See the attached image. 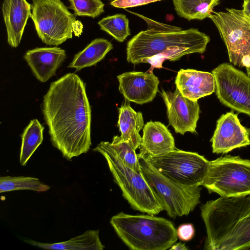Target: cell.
<instances>
[{"label":"cell","instance_id":"6da1fadb","mask_svg":"<svg viewBox=\"0 0 250 250\" xmlns=\"http://www.w3.org/2000/svg\"><path fill=\"white\" fill-rule=\"evenodd\" d=\"M85 83L74 73L51 83L42 109L53 146L68 160L87 153L92 145L91 109Z\"/></svg>","mask_w":250,"mask_h":250},{"label":"cell","instance_id":"7a4b0ae2","mask_svg":"<svg viewBox=\"0 0 250 250\" xmlns=\"http://www.w3.org/2000/svg\"><path fill=\"white\" fill-rule=\"evenodd\" d=\"M133 13L144 19L148 27L127 42V61L132 64L147 62L151 69L161 68L166 60L175 61L185 55L203 54L210 41L209 37L198 29L182 30Z\"/></svg>","mask_w":250,"mask_h":250},{"label":"cell","instance_id":"3957f363","mask_svg":"<svg viewBox=\"0 0 250 250\" xmlns=\"http://www.w3.org/2000/svg\"><path fill=\"white\" fill-rule=\"evenodd\" d=\"M207 237L204 250L250 248V195L219 198L200 208Z\"/></svg>","mask_w":250,"mask_h":250},{"label":"cell","instance_id":"277c9868","mask_svg":"<svg viewBox=\"0 0 250 250\" xmlns=\"http://www.w3.org/2000/svg\"><path fill=\"white\" fill-rule=\"evenodd\" d=\"M110 223L130 250H166L177 240L173 224L163 217L121 212L113 216Z\"/></svg>","mask_w":250,"mask_h":250},{"label":"cell","instance_id":"5b68a950","mask_svg":"<svg viewBox=\"0 0 250 250\" xmlns=\"http://www.w3.org/2000/svg\"><path fill=\"white\" fill-rule=\"evenodd\" d=\"M93 151L104 157L115 183L132 208L153 215L164 210L142 173L125 166L107 142H101Z\"/></svg>","mask_w":250,"mask_h":250},{"label":"cell","instance_id":"8992f818","mask_svg":"<svg viewBox=\"0 0 250 250\" xmlns=\"http://www.w3.org/2000/svg\"><path fill=\"white\" fill-rule=\"evenodd\" d=\"M143 176L171 218L188 215L200 203V186L180 185L167 178L145 157L137 154Z\"/></svg>","mask_w":250,"mask_h":250},{"label":"cell","instance_id":"52a82bcc","mask_svg":"<svg viewBox=\"0 0 250 250\" xmlns=\"http://www.w3.org/2000/svg\"><path fill=\"white\" fill-rule=\"evenodd\" d=\"M201 186L222 197L250 195V160L227 155L210 161Z\"/></svg>","mask_w":250,"mask_h":250},{"label":"cell","instance_id":"ba28073f","mask_svg":"<svg viewBox=\"0 0 250 250\" xmlns=\"http://www.w3.org/2000/svg\"><path fill=\"white\" fill-rule=\"evenodd\" d=\"M32 19L38 37L47 45L58 46L72 39L77 21L61 0H32Z\"/></svg>","mask_w":250,"mask_h":250},{"label":"cell","instance_id":"9c48e42d","mask_svg":"<svg viewBox=\"0 0 250 250\" xmlns=\"http://www.w3.org/2000/svg\"><path fill=\"white\" fill-rule=\"evenodd\" d=\"M209 18L216 26L227 48L230 62L239 68L250 66V21L242 10L226 8Z\"/></svg>","mask_w":250,"mask_h":250},{"label":"cell","instance_id":"30bf717a","mask_svg":"<svg viewBox=\"0 0 250 250\" xmlns=\"http://www.w3.org/2000/svg\"><path fill=\"white\" fill-rule=\"evenodd\" d=\"M145 158L167 178L189 187L201 185L210 162L197 152L177 148L162 155Z\"/></svg>","mask_w":250,"mask_h":250},{"label":"cell","instance_id":"8fae6325","mask_svg":"<svg viewBox=\"0 0 250 250\" xmlns=\"http://www.w3.org/2000/svg\"><path fill=\"white\" fill-rule=\"evenodd\" d=\"M212 73L219 101L228 107L250 116V76L228 62L220 64Z\"/></svg>","mask_w":250,"mask_h":250},{"label":"cell","instance_id":"7c38bea8","mask_svg":"<svg viewBox=\"0 0 250 250\" xmlns=\"http://www.w3.org/2000/svg\"><path fill=\"white\" fill-rule=\"evenodd\" d=\"M161 95L167 107L170 125L177 133H196L200 107L197 101L183 96L178 89L174 92L162 89Z\"/></svg>","mask_w":250,"mask_h":250},{"label":"cell","instance_id":"4fadbf2b","mask_svg":"<svg viewBox=\"0 0 250 250\" xmlns=\"http://www.w3.org/2000/svg\"><path fill=\"white\" fill-rule=\"evenodd\" d=\"M250 129L241 125L237 114L232 111L218 119L210 139L212 152L226 154L233 149L250 145Z\"/></svg>","mask_w":250,"mask_h":250},{"label":"cell","instance_id":"5bb4252c","mask_svg":"<svg viewBox=\"0 0 250 250\" xmlns=\"http://www.w3.org/2000/svg\"><path fill=\"white\" fill-rule=\"evenodd\" d=\"M119 91L125 100L143 104L152 102L158 91V78L152 72H127L117 76Z\"/></svg>","mask_w":250,"mask_h":250},{"label":"cell","instance_id":"9a60e30c","mask_svg":"<svg viewBox=\"0 0 250 250\" xmlns=\"http://www.w3.org/2000/svg\"><path fill=\"white\" fill-rule=\"evenodd\" d=\"M66 57L65 50L60 47H45L29 50L23 58L36 78L45 82L55 74Z\"/></svg>","mask_w":250,"mask_h":250},{"label":"cell","instance_id":"2e32d148","mask_svg":"<svg viewBox=\"0 0 250 250\" xmlns=\"http://www.w3.org/2000/svg\"><path fill=\"white\" fill-rule=\"evenodd\" d=\"M2 13L9 45L17 47L31 14V4L26 0H3Z\"/></svg>","mask_w":250,"mask_h":250},{"label":"cell","instance_id":"e0dca14e","mask_svg":"<svg viewBox=\"0 0 250 250\" xmlns=\"http://www.w3.org/2000/svg\"><path fill=\"white\" fill-rule=\"evenodd\" d=\"M175 83L181 94L192 101L211 95L215 91V83L212 73L194 69H180Z\"/></svg>","mask_w":250,"mask_h":250},{"label":"cell","instance_id":"ac0fdd59","mask_svg":"<svg viewBox=\"0 0 250 250\" xmlns=\"http://www.w3.org/2000/svg\"><path fill=\"white\" fill-rule=\"evenodd\" d=\"M139 153L144 157L162 155L176 148L175 140L167 127L159 121H150L144 125Z\"/></svg>","mask_w":250,"mask_h":250},{"label":"cell","instance_id":"d6986e66","mask_svg":"<svg viewBox=\"0 0 250 250\" xmlns=\"http://www.w3.org/2000/svg\"><path fill=\"white\" fill-rule=\"evenodd\" d=\"M118 110V126L121 133L120 137L136 150L140 147L142 141L139 132L144 126L143 114L135 111L126 100Z\"/></svg>","mask_w":250,"mask_h":250},{"label":"cell","instance_id":"ffe728a7","mask_svg":"<svg viewBox=\"0 0 250 250\" xmlns=\"http://www.w3.org/2000/svg\"><path fill=\"white\" fill-rule=\"evenodd\" d=\"M25 241L47 250H103L105 248L100 239L99 230H88L67 241L55 243H42L31 239Z\"/></svg>","mask_w":250,"mask_h":250},{"label":"cell","instance_id":"44dd1931","mask_svg":"<svg viewBox=\"0 0 250 250\" xmlns=\"http://www.w3.org/2000/svg\"><path fill=\"white\" fill-rule=\"evenodd\" d=\"M113 48V44L107 40L95 39L83 50L75 55L68 67L79 71L85 67L95 65L103 60Z\"/></svg>","mask_w":250,"mask_h":250},{"label":"cell","instance_id":"7402d4cb","mask_svg":"<svg viewBox=\"0 0 250 250\" xmlns=\"http://www.w3.org/2000/svg\"><path fill=\"white\" fill-rule=\"evenodd\" d=\"M177 14L190 21L209 18L221 0H172Z\"/></svg>","mask_w":250,"mask_h":250},{"label":"cell","instance_id":"603a6c76","mask_svg":"<svg viewBox=\"0 0 250 250\" xmlns=\"http://www.w3.org/2000/svg\"><path fill=\"white\" fill-rule=\"evenodd\" d=\"M44 127L37 119L31 120L21 134L20 163L25 166L32 154L42 142Z\"/></svg>","mask_w":250,"mask_h":250},{"label":"cell","instance_id":"cb8c5ba5","mask_svg":"<svg viewBox=\"0 0 250 250\" xmlns=\"http://www.w3.org/2000/svg\"><path fill=\"white\" fill-rule=\"evenodd\" d=\"M50 188V186L35 177L23 176L0 177V193L25 189L41 192L48 190Z\"/></svg>","mask_w":250,"mask_h":250},{"label":"cell","instance_id":"d4e9b609","mask_svg":"<svg viewBox=\"0 0 250 250\" xmlns=\"http://www.w3.org/2000/svg\"><path fill=\"white\" fill-rule=\"evenodd\" d=\"M98 24L101 30L121 42L130 35L129 21L124 14H117L104 17Z\"/></svg>","mask_w":250,"mask_h":250},{"label":"cell","instance_id":"484cf974","mask_svg":"<svg viewBox=\"0 0 250 250\" xmlns=\"http://www.w3.org/2000/svg\"><path fill=\"white\" fill-rule=\"evenodd\" d=\"M107 143L125 166L137 172L142 173L136 150L128 143L117 135L113 137L112 142Z\"/></svg>","mask_w":250,"mask_h":250},{"label":"cell","instance_id":"4316f807","mask_svg":"<svg viewBox=\"0 0 250 250\" xmlns=\"http://www.w3.org/2000/svg\"><path fill=\"white\" fill-rule=\"evenodd\" d=\"M75 16L95 18L104 12V3L101 0H69Z\"/></svg>","mask_w":250,"mask_h":250},{"label":"cell","instance_id":"83f0119b","mask_svg":"<svg viewBox=\"0 0 250 250\" xmlns=\"http://www.w3.org/2000/svg\"><path fill=\"white\" fill-rule=\"evenodd\" d=\"M162 0H115L112 1L111 5L120 8H126L148 4Z\"/></svg>","mask_w":250,"mask_h":250},{"label":"cell","instance_id":"f1b7e54d","mask_svg":"<svg viewBox=\"0 0 250 250\" xmlns=\"http://www.w3.org/2000/svg\"><path fill=\"white\" fill-rule=\"evenodd\" d=\"M195 229L193 225L190 223L180 225L176 229L177 238L183 241H188L194 236Z\"/></svg>","mask_w":250,"mask_h":250},{"label":"cell","instance_id":"f546056e","mask_svg":"<svg viewBox=\"0 0 250 250\" xmlns=\"http://www.w3.org/2000/svg\"><path fill=\"white\" fill-rule=\"evenodd\" d=\"M242 6L244 14L250 21V0H244Z\"/></svg>","mask_w":250,"mask_h":250},{"label":"cell","instance_id":"4dcf8cb0","mask_svg":"<svg viewBox=\"0 0 250 250\" xmlns=\"http://www.w3.org/2000/svg\"><path fill=\"white\" fill-rule=\"evenodd\" d=\"M188 248L186 246L185 243H182L179 242L176 244H174L170 248L169 250H187Z\"/></svg>","mask_w":250,"mask_h":250},{"label":"cell","instance_id":"1f68e13d","mask_svg":"<svg viewBox=\"0 0 250 250\" xmlns=\"http://www.w3.org/2000/svg\"><path fill=\"white\" fill-rule=\"evenodd\" d=\"M247 74L250 76V66L246 67Z\"/></svg>","mask_w":250,"mask_h":250},{"label":"cell","instance_id":"d6a6232c","mask_svg":"<svg viewBox=\"0 0 250 250\" xmlns=\"http://www.w3.org/2000/svg\"><path fill=\"white\" fill-rule=\"evenodd\" d=\"M112 0V1H114V0Z\"/></svg>","mask_w":250,"mask_h":250}]
</instances>
